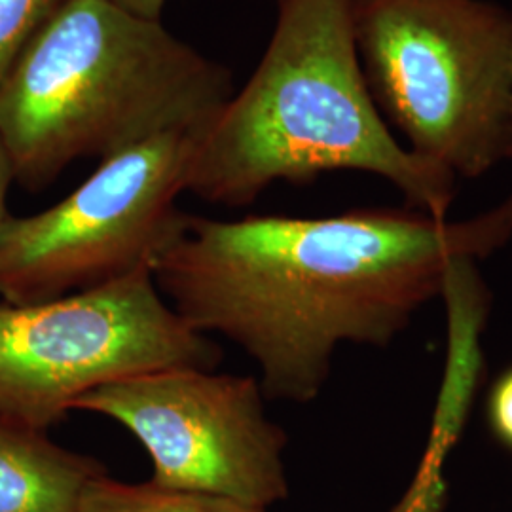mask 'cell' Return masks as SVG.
I'll list each match as a JSON object with an SVG mask.
<instances>
[{
    "label": "cell",
    "mask_w": 512,
    "mask_h": 512,
    "mask_svg": "<svg viewBox=\"0 0 512 512\" xmlns=\"http://www.w3.org/2000/svg\"><path fill=\"white\" fill-rule=\"evenodd\" d=\"M380 112L410 150L463 179L511 158V12L486 0H355Z\"/></svg>",
    "instance_id": "cell-4"
},
{
    "label": "cell",
    "mask_w": 512,
    "mask_h": 512,
    "mask_svg": "<svg viewBox=\"0 0 512 512\" xmlns=\"http://www.w3.org/2000/svg\"><path fill=\"white\" fill-rule=\"evenodd\" d=\"M255 376L171 366L103 385L74 410L120 423L147 450L150 482L268 509L287 499V433Z\"/></svg>",
    "instance_id": "cell-7"
},
{
    "label": "cell",
    "mask_w": 512,
    "mask_h": 512,
    "mask_svg": "<svg viewBox=\"0 0 512 512\" xmlns=\"http://www.w3.org/2000/svg\"><path fill=\"white\" fill-rule=\"evenodd\" d=\"M512 23V12H511ZM511 158H512V46H511Z\"/></svg>",
    "instance_id": "cell-15"
},
{
    "label": "cell",
    "mask_w": 512,
    "mask_h": 512,
    "mask_svg": "<svg viewBox=\"0 0 512 512\" xmlns=\"http://www.w3.org/2000/svg\"><path fill=\"white\" fill-rule=\"evenodd\" d=\"M78 512H268L222 495L164 488L154 482L129 484L109 473L88 484Z\"/></svg>",
    "instance_id": "cell-10"
},
{
    "label": "cell",
    "mask_w": 512,
    "mask_h": 512,
    "mask_svg": "<svg viewBox=\"0 0 512 512\" xmlns=\"http://www.w3.org/2000/svg\"><path fill=\"white\" fill-rule=\"evenodd\" d=\"M484 374L486 361L475 349L446 351L425 450L410 484L389 512H446V461L467 427Z\"/></svg>",
    "instance_id": "cell-9"
},
{
    "label": "cell",
    "mask_w": 512,
    "mask_h": 512,
    "mask_svg": "<svg viewBox=\"0 0 512 512\" xmlns=\"http://www.w3.org/2000/svg\"><path fill=\"white\" fill-rule=\"evenodd\" d=\"M353 6L279 0L255 73L194 135L184 192L243 207L279 181L349 169L384 177L412 209L448 217L458 177L391 135L366 84Z\"/></svg>",
    "instance_id": "cell-2"
},
{
    "label": "cell",
    "mask_w": 512,
    "mask_h": 512,
    "mask_svg": "<svg viewBox=\"0 0 512 512\" xmlns=\"http://www.w3.org/2000/svg\"><path fill=\"white\" fill-rule=\"evenodd\" d=\"M194 133H167L99 162L52 207L0 226V300L37 304L141 268L177 234Z\"/></svg>",
    "instance_id": "cell-6"
},
{
    "label": "cell",
    "mask_w": 512,
    "mask_h": 512,
    "mask_svg": "<svg viewBox=\"0 0 512 512\" xmlns=\"http://www.w3.org/2000/svg\"><path fill=\"white\" fill-rule=\"evenodd\" d=\"M511 241L512 196L465 220L412 207L315 219L186 213L152 275L192 329L222 334L255 361L266 399L306 404L342 344L391 346L442 298L454 262L480 264Z\"/></svg>",
    "instance_id": "cell-1"
},
{
    "label": "cell",
    "mask_w": 512,
    "mask_h": 512,
    "mask_svg": "<svg viewBox=\"0 0 512 512\" xmlns=\"http://www.w3.org/2000/svg\"><path fill=\"white\" fill-rule=\"evenodd\" d=\"M99 459L76 454L48 431L0 418V512H78Z\"/></svg>",
    "instance_id": "cell-8"
},
{
    "label": "cell",
    "mask_w": 512,
    "mask_h": 512,
    "mask_svg": "<svg viewBox=\"0 0 512 512\" xmlns=\"http://www.w3.org/2000/svg\"><path fill=\"white\" fill-rule=\"evenodd\" d=\"M122 8H126L133 14H139L143 18L162 19L165 2L167 0H110Z\"/></svg>",
    "instance_id": "cell-14"
},
{
    "label": "cell",
    "mask_w": 512,
    "mask_h": 512,
    "mask_svg": "<svg viewBox=\"0 0 512 512\" xmlns=\"http://www.w3.org/2000/svg\"><path fill=\"white\" fill-rule=\"evenodd\" d=\"M277 2H279V0H277Z\"/></svg>",
    "instance_id": "cell-16"
},
{
    "label": "cell",
    "mask_w": 512,
    "mask_h": 512,
    "mask_svg": "<svg viewBox=\"0 0 512 512\" xmlns=\"http://www.w3.org/2000/svg\"><path fill=\"white\" fill-rule=\"evenodd\" d=\"M14 183L16 181H14L12 165L8 160L6 148L0 141V226L4 224V220L10 217V213H8V192H10V186Z\"/></svg>",
    "instance_id": "cell-13"
},
{
    "label": "cell",
    "mask_w": 512,
    "mask_h": 512,
    "mask_svg": "<svg viewBox=\"0 0 512 512\" xmlns=\"http://www.w3.org/2000/svg\"><path fill=\"white\" fill-rule=\"evenodd\" d=\"M63 0H0V84Z\"/></svg>",
    "instance_id": "cell-11"
},
{
    "label": "cell",
    "mask_w": 512,
    "mask_h": 512,
    "mask_svg": "<svg viewBox=\"0 0 512 512\" xmlns=\"http://www.w3.org/2000/svg\"><path fill=\"white\" fill-rule=\"evenodd\" d=\"M220 359L152 268L48 302H0V418L50 431L93 389L171 366L215 370Z\"/></svg>",
    "instance_id": "cell-5"
},
{
    "label": "cell",
    "mask_w": 512,
    "mask_h": 512,
    "mask_svg": "<svg viewBox=\"0 0 512 512\" xmlns=\"http://www.w3.org/2000/svg\"><path fill=\"white\" fill-rule=\"evenodd\" d=\"M484 412L495 442L512 452V365L505 368L490 385Z\"/></svg>",
    "instance_id": "cell-12"
},
{
    "label": "cell",
    "mask_w": 512,
    "mask_h": 512,
    "mask_svg": "<svg viewBox=\"0 0 512 512\" xmlns=\"http://www.w3.org/2000/svg\"><path fill=\"white\" fill-rule=\"evenodd\" d=\"M232 95L230 71L162 19L63 0L0 84V141L14 181L37 192L76 160L200 131Z\"/></svg>",
    "instance_id": "cell-3"
}]
</instances>
